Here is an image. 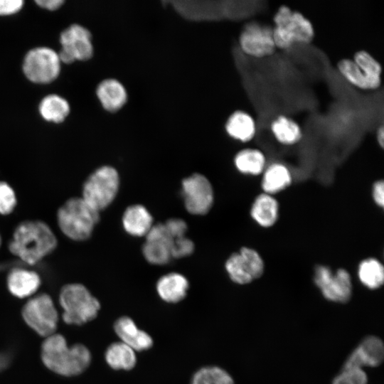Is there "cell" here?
<instances>
[{
  "label": "cell",
  "instance_id": "cell-4",
  "mask_svg": "<svg viewBox=\"0 0 384 384\" xmlns=\"http://www.w3.org/2000/svg\"><path fill=\"white\" fill-rule=\"evenodd\" d=\"M58 223L69 238L82 241L88 239L100 220V212L82 198L68 200L58 210Z\"/></svg>",
  "mask_w": 384,
  "mask_h": 384
},
{
  "label": "cell",
  "instance_id": "cell-28",
  "mask_svg": "<svg viewBox=\"0 0 384 384\" xmlns=\"http://www.w3.org/2000/svg\"><path fill=\"white\" fill-rule=\"evenodd\" d=\"M358 277L365 287L370 289H377L384 282L383 265L376 258H366L358 265Z\"/></svg>",
  "mask_w": 384,
  "mask_h": 384
},
{
  "label": "cell",
  "instance_id": "cell-1",
  "mask_svg": "<svg viewBox=\"0 0 384 384\" xmlns=\"http://www.w3.org/2000/svg\"><path fill=\"white\" fill-rule=\"evenodd\" d=\"M56 245V238L50 227L42 221L31 220L16 227L9 248L22 261L33 265L53 252Z\"/></svg>",
  "mask_w": 384,
  "mask_h": 384
},
{
  "label": "cell",
  "instance_id": "cell-20",
  "mask_svg": "<svg viewBox=\"0 0 384 384\" xmlns=\"http://www.w3.org/2000/svg\"><path fill=\"white\" fill-rule=\"evenodd\" d=\"M40 284L41 279L38 274L28 270L14 269L7 277L9 290L13 295L19 298L32 295Z\"/></svg>",
  "mask_w": 384,
  "mask_h": 384
},
{
  "label": "cell",
  "instance_id": "cell-21",
  "mask_svg": "<svg viewBox=\"0 0 384 384\" xmlns=\"http://www.w3.org/2000/svg\"><path fill=\"white\" fill-rule=\"evenodd\" d=\"M225 130L232 138L242 142L252 140L256 134L257 124L255 119L243 110H236L228 117Z\"/></svg>",
  "mask_w": 384,
  "mask_h": 384
},
{
  "label": "cell",
  "instance_id": "cell-37",
  "mask_svg": "<svg viewBox=\"0 0 384 384\" xmlns=\"http://www.w3.org/2000/svg\"><path fill=\"white\" fill-rule=\"evenodd\" d=\"M23 4V0H0V16H10L18 13Z\"/></svg>",
  "mask_w": 384,
  "mask_h": 384
},
{
  "label": "cell",
  "instance_id": "cell-34",
  "mask_svg": "<svg viewBox=\"0 0 384 384\" xmlns=\"http://www.w3.org/2000/svg\"><path fill=\"white\" fill-rule=\"evenodd\" d=\"M16 204V198L12 188L6 182H0V213L9 214Z\"/></svg>",
  "mask_w": 384,
  "mask_h": 384
},
{
  "label": "cell",
  "instance_id": "cell-31",
  "mask_svg": "<svg viewBox=\"0 0 384 384\" xmlns=\"http://www.w3.org/2000/svg\"><path fill=\"white\" fill-rule=\"evenodd\" d=\"M352 60L368 77L381 80V65L368 52L358 50L354 53Z\"/></svg>",
  "mask_w": 384,
  "mask_h": 384
},
{
  "label": "cell",
  "instance_id": "cell-11",
  "mask_svg": "<svg viewBox=\"0 0 384 384\" xmlns=\"http://www.w3.org/2000/svg\"><path fill=\"white\" fill-rule=\"evenodd\" d=\"M61 49L58 53L60 62L72 63L75 60H87L93 53L91 33L79 24H72L60 34Z\"/></svg>",
  "mask_w": 384,
  "mask_h": 384
},
{
  "label": "cell",
  "instance_id": "cell-3",
  "mask_svg": "<svg viewBox=\"0 0 384 384\" xmlns=\"http://www.w3.org/2000/svg\"><path fill=\"white\" fill-rule=\"evenodd\" d=\"M272 34L276 48L287 50L295 44H309L314 37L311 21L299 11L281 6L273 17Z\"/></svg>",
  "mask_w": 384,
  "mask_h": 384
},
{
  "label": "cell",
  "instance_id": "cell-29",
  "mask_svg": "<svg viewBox=\"0 0 384 384\" xmlns=\"http://www.w3.org/2000/svg\"><path fill=\"white\" fill-rule=\"evenodd\" d=\"M191 384H235L232 376L218 366H208L193 374Z\"/></svg>",
  "mask_w": 384,
  "mask_h": 384
},
{
  "label": "cell",
  "instance_id": "cell-33",
  "mask_svg": "<svg viewBox=\"0 0 384 384\" xmlns=\"http://www.w3.org/2000/svg\"><path fill=\"white\" fill-rule=\"evenodd\" d=\"M368 377L362 368L342 369L333 381V384H367Z\"/></svg>",
  "mask_w": 384,
  "mask_h": 384
},
{
  "label": "cell",
  "instance_id": "cell-5",
  "mask_svg": "<svg viewBox=\"0 0 384 384\" xmlns=\"http://www.w3.org/2000/svg\"><path fill=\"white\" fill-rule=\"evenodd\" d=\"M63 319L68 324L81 325L94 319L100 309L99 301L82 284L65 285L60 293Z\"/></svg>",
  "mask_w": 384,
  "mask_h": 384
},
{
  "label": "cell",
  "instance_id": "cell-13",
  "mask_svg": "<svg viewBox=\"0 0 384 384\" xmlns=\"http://www.w3.org/2000/svg\"><path fill=\"white\" fill-rule=\"evenodd\" d=\"M142 253L145 260L155 265L167 264L171 257L172 238L164 223L153 225L145 235Z\"/></svg>",
  "mask_w": 384,
  "mask_h": 384
},
{
  "label": "cell",
  "instance_id": "cell-25",
  "mask_svg": "<svg viewBox=\"0 0 384 384\" xmlns=\"http://www.w3.org/2000/svg\"><path fill=\"white\" fill-rule=\"evenodd\" d=\"M234 164L241 174L258 176L266 167V157L260 149L247 148L235 154Z\"/></svg>",
  "mask_w": 384,
  "mask_h": 384
},
{
  "label": "cell",
  "instance_id": "cell-23",
  "mask_svg": "<svg viewBox=\"0 0 384 384\" xmlns=\"http://www.w3.org/2000/svg\"><path fill=\"white\" fill-rule=\"evenodd\" d=\"M96 94L102 107L109 112L120 109L127 97L125 88L115 79L102 81L97 87Z\"/></svg>",
  "mask_w": 384,
  "mask_h": 384
},
{
  "label": "cell",
  "instance_id": "cell-19",
  "mask_svg": "<svg viewBox=\"0 0 384 384\" xmlns=\"http://www.w3.org/2000/svg\"><path fill=\"white\" fill-rule=\"evenodd\" d=\"M262 178L263 193L274 195L286 189L292 182L288 167L282 163L274 162L265 167Z\"/></svg>",
  "mask_w": 384,
  "mask_h": 384
},
{
  "label": "cell",
  "instance_id": "cell-40",
  "mask_svg": "<svg viewBox=\"0 0 384 384\" xmlns=\"http://www.w3.org/2000/svg\"><path fill=\"white\" fill-rule=\"evenodd\" d=\"M376 140L378 143V145L381 149H383L384 147V128L383 125L381 124L379 127H378L376 131Z\"/></svg>",
  "mask_w": 384,
  "mask_h": 384
},
{
  "label": "cell",
  "instance_id": "cell-27",
  "mask_svg": "<svg viewBox=\"0 0 384 384\" xmlns=\"http://www.w3.org/2000/svg\"><path fill=\"white\" fill-rule=\"evenodd\" d=\"M38 111L46 121L60 123L69 114L70 105L65 98L52 94L42 99L38 106Z\"/></svg>",
  "mask_w": 384,
  "mask_h": 384
},
{
  "label": "cell",
  "instance_id": "cell-12",
  "mask_svg": "<svg viewBox=\"0 0 384 384\" xmlns=\"http://www.w3.org/2000/svg\"><path fill=\"white\" fill-rule=\"evenodd\" d=\"M239 45L244 53L256 58L273 55L276 50L272 27L257 22L245 26L239 36Z\"/></svg>",
  "mask_w": 384,
  "mask_h": 384
},
{
  "label": "cell",
  "instance_id": "cell-38",
  "mask_svg": "<svg viewBox=\"0 0 384 384\" xmlns=\"http://www.w3.org/2000/svg\"><path fill=\"white\" fill-rule=\"evenodd\" d=\"M372 196L376 205L383 208L384 206V182L383 180H378L373 183Z\"/></svg>",
  "mask_w": 384,
  "mask_h": 384
},
{
  "label": "cell",
  "instance_id": "cell-35",
  "mask_svg": "<svg viewBox=\"0 0 384 384\" xmlns=\"http://www.w3.org/2000/svg\"><path fill=\"white\" fill-rule=\"evenodd\" d=\"M193 251L194 243L186 236L172 240V258H182L191 255Z\"/></svg>",
  "mask_w": 384,
  "mask_h": 384
},
{
  "label": "cell",
  "instance_id": "cell-36",
  "mask_svg": "<svg viewBox=\"0 0 384 384\" xmlns=\"http://www.w3.org/2000/svg\"><path fill=\"white\" fill-rule=\"evenodd\" d=\"M172 240L186 236L187 224L181 218H174L164 223Z\"/></svg>",
  "mask_w": 384,
  "mask_h": 384
},
{
  "label": "cell",
  "instance_id": "cell-8",
  "mask_svg": "<svg viewBox=\"0 0 384 384\" xmlns=\"http://www.w3.org/2000/svg\"><path fill=\"white\" fill-rule=\"evenodd\" d=\"M26 323L37 334L49 336L54 334L58 324V312L50 297L38 294L29 299L22 309Z\"/></svg>",
  "mask_w": 384,
  "mask_h": 384
},
{
  "label": "cell",
  "instance_id": "cell-22",
  "mask_svg": "<svg viewBox=\"0 0 384 384\" xmlns=\"http://www.w3.org/2000/svg\"><path fill=\"white\" fill-rule=\"evenodd\" d=\"M270 128L275 139L285 146L294 145L303 138V131L299 123L284 114L274 117Z\"/></svg>",
  "mask_w": 384,
  "mask_h": 384
},
{
  "label": "cell",
  "instance_id": "cell-2",
  "mask_svg": "<svg viewBox=\"0 0 384 384\" xmlns=\"http://www.w3.org/2000/svg\"><path fill=\"white\" fill-rule=\"evenodd\" d=\"M41 358L44 365L54 373L73 376L82 373L88 368L91 354L82 344L70 347L63 336L53 334L46 337L43 343Z\"/></svg>",
  "mask_w": 384,
  "mask_h": 384
},
{
  "label": "cell",
  "instance_id": "cell-17",
  "mask_svg": "<svg viewBox=\"0 0 384 384\" xmlns=\"http://www.w3.org/2000/svg\"><path fill=\"white\" fill-rule=\"evenodd\" d=\"M153 225L152 215L146 208L141 204L127 207L123 213V228L132 236L145 237Z\"/></svg>",
  "mask_w": 384,
  "mask_h": 384
},
{
  "label": "cell",
  "instance_id": "cell-16",
  "mask_svg": "<svg viewBox=\"0 0 384 384\" xmlns=\"http://www.w3.org/2000/svg\"><path fill=\"white\" fill-rule=\"evenodd\" d=\"M156 287L158 295L163 301L167 303H177L186 296L189 283L183 274L170 272L159 279Z\"/></svg>",
  "mask_w": 384,
  "mask_h": 384
},
{
  "label": "cell",
  "instance_id": "cell-24",
  "mask_svg": "<svg viewBox=\"0 0 384 384\" xmlns=\"http://www.w3.org/2000/svg\"><path fill=\"white\" fill-rule=\"evenodd\" d=\"M341 75L351 85L363 90H375L381 85V80L368 77L352 59L343 58L337 63Z\"/></svg>",
  "mask_w": 384,
  "mask_h": 384
},
{
  "label": "cell",
  "instance_id": "cell-15",
  "mask_svg": "<svg viewBox=\"0 0 384 384\" xmlns=\"http://www.w3.org/2000/svg\"><path fill=\"white\" fill-rule=\"evenodd\" d=\"M114 330L120 341L135 351L148 350L153 345L151 336L139 329L135 322L129 316L117 319L114 324Z\"/></svg>",
  "mask_w": 384,
  "mask_h": 384
},
{
  "label": "cell",
  "instance_id": "cell-41",
  "mask_svg": "<svg viewBox=\"0 0 384 384\" xmlns=\"http://www.w3.org/2000/svg\"><path fill=\"white\" fill-rule=\"evenodd\" d=\"M0 246H1V237H0Z\"/></svg>",
  "mask_w": 384,
  "mask_h": 384
},
{
  "label": "cell",
  "instance_id": "cell-30",
  "mask_svg": "<svg viewBox=\"0 0 384 384\" xmlns=\"http://www.w3.org/2000/svg\"><path fill=\"white\" fill-rule=\"evenodd\" d=\"M225 268L230 279L236 284H247L254 281L246 262L239 252L230 255Z\"/></svg>",
  "mask_w": 384,
  "mask_h": 384
},
{
  "label": "cell",
  "instance_id": "cell-39",
  "mask_svg": "<svg viewBox=\"0 0 384 384\" xmlns=\"http://www.w3.org/2000/svg\"><path fill=\"white\" fill-rule=\"evenodd\" d=\"M36 4L46 10L55 11L58 9L63 4V0H36Z\"/></svg>",
  "mask_w": 384,
  "mask_h": 384
},
{
  "label": "cell",
  "instance_id": "cell-7",
  "mask_svg": "<svg viewBox=\"0 0 384 384\" xmlns=\"http://www.w3.org/2000/svg\"><path fill=\"white\" fill-rule=\"evenodd\" d=\"M58 53L48 47H36L24 57L23 71L25 76L37 84H48L54 81L60 72Z\"/></svg>",
  "mask_w": 384,
  "mask_h": 384
},
{
  "label": "cell",
  "instance_id": "cell-18",
  "mask_svg": "<svg viewBox=\"0 0 384 384\" xmlns=\"http://www.w3.org/2000/svg\"><path fill=\"white\" fill-rule=\"evenodd\" d=\"M250 215L262 228L273 226L279 218L278 201L272 195L265 193L258 195L251 206Z\"/></svg>",
  "mask_w": 384,
  "mask_h": 384
},
{
  "label": "cell",
  "instance_id": "cell-32",
  "mask_svg": "<svg viewBox=\"0 0 384 384\" xmlns=\"http://www.w3.org/2000/svg\"><path fill=\"white\" fill-rule=\"evenodd\" d=\"M239 253L246 262L253 279H259L265 271V262L260 254L249 247L240 248Z\"/></svg>",
  "mask_w": 384,
  "mask_h": 384
},
{
  "label": "cell",
  "instance_id": "cell-14",
  "mask_svg": "<svg viewBox=\"0 0 384 384\" xmlns=\"http://www.w3.org/2000/svg\"><path fill=\"white\" fill-rule=\"evenodd\" d=\"M384 358V346L377 336L365 338L350 354L344 363L343 369L362 368L364 366L376 367Z\"/></svg>",
  "mask_w": 384,
  "mask_h": 384
},
{
  "label": "cell",
  "instance_id": "cell-26",
  "mask_svg": "<svg viewBox=\"0 0 384 384\" xmlns=\"http://www.w3.org/2000/svg\"><path fill=\"white\" fill-rule=\"evenodd\" d=\"M105 361L114 370H130L137 363L135 351L122 341L110 344L105 351Z\"/></svg>",
  "mask_w": 384,
  "mask_h": 384
},
{
  "label": "cell",
  "instance_id": "cell-9",
  "mask_svg": "<svg viewBox=\"0 0 384 384\" xmlns=\"http://www.w3.org/2000/svg\"><path fill=\"white\" fill-rule=\"evenodd\" d=\"M314 281L322 295L329 301L346 303L351 299V277L343 268L332 271L326 265H317L314 270Z\"/></svg>",
  "mask_w": 384,
  "mask_h": 384
},
{
  "label": "cell",
  "instance_id": "cell-10",
  "mask_svg": "<svg viewBox=\"0 0 384 384\" xmlns=\"http://www.w3.org/2000/svg\"><path fill=\"white\" fill-rule=\"evenodd\" d=\"M181 194L185 208L191 214L205 215L213 206L214 193L212 185L201 174H193L182 181Z\"/></svg>",
  "mask_w": 384,
  "mask_h": 384
},
{
  "label": "cell",
  "instance_id": "cell-6",
  "mask_svg": "<svg viewBox=\"0 0 384 384\" xmlns=\"http://www.w3.org/2000/svg\"><path fill=\"white\" fill-rule=\"evenodd\" d=\"M119 188V176L110 166H103L92 172L85 181L82 198L99 212L114 200Z\"/></svg>",
  "mask_w": 384,
  "mask_h": 384
}]
</instances>
